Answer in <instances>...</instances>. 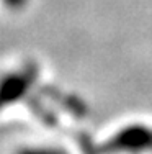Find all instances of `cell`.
<instances>
[{"label":"cell","instance_id":"277c9868","mask_svg":"<svg viewBox=\"0 0 152 154\" xmlns=\"http://www.w3.org/2000/svg\"><path fill=\"white\" fill-rule=\"evenodd\" d=\"M2 3L10 10H21L28 3V0H2Z\"/></svg>","mask_w":152,"mask_h":154},{"label":"cell","instance_id":"7a4b0ae2","mask_svg":"<svg viewBox=\"0 0 152 154\" xmlns=\"http://www.w3.org/2000/svg\"><path fill=\"white\" fill-rule=\"evenodd\" d=\"M105 151H152V128L144 125H131L119 130L103 146Z\"/></svg>","mask_w":152,"mask_h":154},{"label":"cell","instance_id":"6da1fadb","mask_svg":"<svg viewBox=\"0 0 152 154\" xmlns=\"http://www.w3.org/2000/svg\"><path fill=\"white\" fill-rule=\"evenodd\" d=\"M38 64L30 61L21 69L3 75L0 79V110L25 100L30 95L31 87L38 80Z\"/></svg>","mask_w":152,"mask_h":154},{"label":"cell","instance_id":"3957f363","mask_svg":"<svg viewBox=\"0 0 152 154\" xmlns=\"http://www.w3.org/2000/svg\"><path fill=\"white\" fill-rule=\"evenodd\" d=\"M43 92H44L46 97L51 98L54 103H57L62 110L72 113V115L77 116V118H82V116L87 115L85 103L82 100H79L77 97H74V95H69V94L61 92L57 87H44V90H43Z\"/></svg>","mask_w":152,"mask_h":154}]
</instances>
